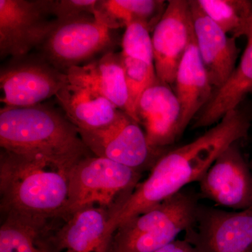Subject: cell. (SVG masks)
<instances>
[{
  "label": "cell",
  "instance_id": "29",
  "mask_svg": "<svg viewBox=\"0 0 252 252\" xmlns=\"http://www.w3.org/2000/svg\"><path fill=\"white\" fill-rule=\"evenodd\" d=\"M65 252H72L69 251V250H67V251H65Z\"/></svg>",
  "mask_w": 252,
  "mask_h": 252
},
{
  "label": "cell",
  "instance_id": "21",
  "mask_svg": "<svg viewBox=\"0 0 252 252\" xmlns=\"http://www.w3.org/2000/svg\"><path fill=\"white\" fill-rule=\"evenodd\" d=\"M167 4L160 0H97L94 15L112 31L140 22L152 32L161 18Z\"/></svg>",
  "mask_w": 252,
  "mask_h": 252
},
{
  "label": "cell",
  "instance_id": "18",
  "mask_svg": "<svg viewBox=\"0 0 252 252\" xmlns=\"http://www.w3.org/2000/svg\"><path fill=\"white\" fill-rule=\"evenodd\" d=\"M175 94L181 107L180 132L211 98L214 89L199 55L195 36L181 61L175 79Z\"/></svg>",
  "mask_w": 252,
  "mask_h": 252
},
{
  "label": "cell",
  "instance_id": "13",
  "mask_svg": "<svg viewBox=\"0 0 252 252\" xmlns=\"http://www.w3.org/2000/svg\"><path fill=\"white\" fill-rule=\"evenodd\" d=\"M136 115L154 149L167 152L182 136L180 102L170 86L158 77L141 96Z\"/></svg>",
  "mask_w": 252,
  "mask_h": 252
},
{
  "label": "cell",
  "instance_id": "28",
  "mask_svg": "<svg viewBox=\"0 0 252 252\" xmlns=\"http://www.w3.org/2000/svg\"><path fill=\"white\" fill-rule=\"evenodd\" d=\"M249 165H250V170H251L252 175V157L251 158V160H250V161L249 162ZM250 208H252V207H250Z\"/></svg>",
  "mask_w": 252,
  "mask_h": 252
},
{
  "label": "cell",
  "instance_id": "12",
  "mask_svg": "<svg viewBox=\"0 0 252 252\" xmlns=\"http://www.w3.org/2000/svg\"><path fill=\"white\" fill-rule=\"evenodd\" d=\"M193 36L189 1H168L152 36L154 67L162 82L175 84L179 66Z\"/></svg>",
  "mask_w": 252,
  "mask_h": 252
},
{
  "label": "cell",
  "instance_id": "17",
  "mask_svg": "<svg viewBox=\"0 0 252 252\" xmlns=\"http://www.w3.org/2000/svg\"><path fill=\"white\" fill-rule=\"evenodd\" d=\"M109 212L98 206L79 209L64 220L55 234V243L60 251L107 252V238Z\"/></svg>",
  "mask_w": 252,
  "mask_h": 252
},
{
  "label": "cell",
  "instance_id": "15",
  "mask_svg": "<svg viewBox=\"0 0 252 252\" xmlns=\"http://www.w3.org/2000/svg\"><path fill=\"white\" fill-rule=\"evenodd\" d=\"M56 97L66 117L79 130L103 128L124 113L90 86L77 81H69Z\"/></svg>",
  "mask_w": 252,
  "mask_h": 252
},
{
  "label": "cell",
  "instance_id": "20",
  "mask_svg": "<svg viewBox=\"0 0 252 252\" xmlns=\"http://www.w3.org/2000/svg\"><path fill=\"white\" fill-rule=\"evenodd\" d=\"M240 63L226 81L214 91L210 101L194 119L193 128H201L218 124L230 111L252 94V35Z\"/></svg>",
  "mask_w": 252,
  "mask_h": 252
},
{
  "label": "cell",
  "instance_id": "24",
  "mask_svg": "<svg viewBox=\"0 0 252 252\" xmlns=\"http://www.w3.org/2000/svg\"><path fill=\"white\" fill-rule=\"evenodd\" d=\"M150 32L142 23L128 25L123 36L122 54L154 65L153 43Z\"/></svg>",
  "mask_w": 252,
  "mask_h": 252
},
{
  "label": "cell",
  "instance_id": "8",
  "mask_svg": "<svg viewBox=\"0 0 252 252\" xmlns=\"http://www.w3.org/2000/svg\"><path fill=\"white\" fill-rule=\"evenodd\" d=\"M78 131L94 156L105 158L142 173L150 172L167 152L152 148L140 124L126 113L103 128Z\"/></svg>",
  "mask_w": 252,
  "mask_h": 252
},
{
  "label": "cell",
  "instance_id": "22",
  "mask_svg": "<svg viewBox=\"0 0 252 252\" xmlns=\"http://www.w3.org/2000/svg\"><path fill=\"white\" fill-rule=\"evenodd\" d=\"M202 11L228 35H247L252 16L251 0H196Z\"/></svg>",
  "mask_w": 252,
  "mask_h": 252
},
{
  "label": "cell",
  "instance_id": "26",
  "mask_svg": "<svg viewBox=\"0 0 252 252\" xmlns=\"http://www.w3.org/2000/svg\"><path fill=\"white\" fill-rule=\"evenodd\" d=\"M154 252H198L187 240H176Z\"/></svg>",
  "mask_w": 252,
  "mask_h": 252
},
{
  "label": "cell",
  "instance_id": "16",
  "mask_svg": "<svg viewBox=\"0 0 252 252\" xmlns=\"http://www.w3.org/2000/svg\"><path fill=\"white\" fill-rule=\"evenodd\" d=\"M0 227V252H61L55 234L61 218H45L10 212Z\"/></svg>",
  "mask_w": 252,
  "mask_h": 252
},
{
  "label": "cell",
  "instance_id": "6",
  "mask_svg": "<svg viewBox=\"0 0 252 252\" xmlns=\"http://www.w3.org/2000/svg\"><path fill=\"white\" fill-rule=\"evenodd\" d=\"M116 43L112 30L86 13L64 21L56 19L54 28L38 48L46 61L66 73L96 55L112 51Z\"/></svg>",
  "mask_w": 252,
  "mask_h": 252
},
{
  "label": "cell",
  "instance_id": "19",
  "mask_svg": "<svg viewBox=\"0 0 252 252\" xmlns=\"http://www.w3.org/2000/svg\"><path fill=\"white\" fill-rule=\"evenodd\" d=\"M69 81L90 86L130 117L128 89L123 66L122 53L109 51L85 65L68 69Z\"/></svg>",
  "mask_w": 252,
  "mask_h": 252
},
{
  "label": "cell",
  "instance_id": "5",
  "mask_svg": "<svg viewBox=\"0 0 252 252\" xmlns=\"http://www.w3.org/2000/svg\"><path fill=\"white\" fill-rule=\"evenodd\" d=\"M142 174L105 158H83L69 172V198L63 220L88 206L102 207L110 215L134 191Z\"/></svg>",
  "mask_w": 252,
  "mask_h": 252
},
{
  "label": "cell",
  "instance_id": "23",
  "mask_svg": "<svg viewBox=\"0 0 252 252\" xmlns=\"http://www.w3.org/2000/svg\"><path fill=\"white\" fill-rule=\"evenodd\" d=\"M122 56L128 89L130 117L138 123L136 115L137 104L142 94L157 78L155 67L154 64H149L140 60L127 57L123 55L122 53Z\"/></svg>",
  "mask_w": 252,
  "mask_h": 252
},
{
  "label": "cell",
  "instance_id": "27",
  "mask_svg": "<svg viewBox=\"0 0 252 252\" xmlns=\"http://www.w3.org/2000/svg\"><path fill=\"white\" fill-rule=\"evenodd\" d=\"M252 35V16L251 18H250V22H249L248 28V32H247V38L248 36Z\"/></svg>",
  "mask_w": 252,
  "mask_h": 252
},
{
  "label": "cell",
  "instance_id": "10",
  "mask_svg": "<svg viewBox=\"0 0 252 252\" xmlns=\"http://www.w3.org/2000/svg\"><path fill=\"white\" fill-rule=\"evenodd\" d=\"M46 0H0V58L21 57L38 48L56 24Z\"/></svg>",
  "mask_w": 252,
  "mask_h": 252
},
{
  "label": "cell",
  "instance_id": "2",
  "mask_svg": "<svg viewBox=\"0 0 252 252\" xmlns=\"http://www.w3.org/2000/svg\"><path fill=\"white\" fill-rule=\"evenodd\" d=\"M72 166L1 149V212L63 220Z\"/></svg>",
  "mask_w": 252,
  "mask_h": 252
},
{
  "label": "cell",
  "instance_id": "11",
  "mask_svg": "<svg viewBox=\"0 0 252 252\" xmlns=\"http://www.w3.org/2000/svg\"><path fill=\"white\" fill-rule=\"evenodd\" d=\"M238 142L217 157L198 183L200 198L242 211L252 206V175Z\"/></svg>",
  "mask_w": 252,
  "mask_h": 252
},
{
  "label": "cell",
  "instance_id": "25",
  "mask_svg": "<svg viewBox=\"0 0 252 252\" xmlns=\"http://www.w3.org/2000/svg\"><path fill=\"white\" fill-rule=\"evenodd\" d=\"M97 0H46L50 15L59 21L76 17L83 14H94Z\"/></svg>",
  "mask_w": 252,
  "mask_h": 252
},
{
  "label": "cell",
  "instance_id": "7",
  "mask_svg": "<svg viewBox=\"0 0 252 252\" xmlns=\"http://www.w3.org/2000/svg\"><path fill=\"white\" fill-rule=\"evenodd\" d=\"M68 82L67 74L39 54L11 58L0 70L1 102L8 107L36 105L56 96Z\"/></svg>",
  "mask_w": 252,
  "mask_h": 252
},
{
  "label": "cell",
  "instance_id": "3",
  "mask_svg": "<svg viewBox=\"0 0 252 252\" xmlns=\"http://www.w3.org/2000/svg\"><path fill=\"white\" fill-rule=\"evenodd\" d=\"M0 146L11 153L45 158L70 166L93 155L65 114L42 103L1 108Z\"/></svg>",
  "mask_w": 252,
  "mask_h": 252
},
{
  "label": "cell",
  "instance_id": "9",
  "mask_svg": "<svg viewBox=\"0 0 252 252\" xmlns=\"http://www.w3.org/2000/svg\"><path fill=\"white\" fill-rule=\"evenodd\" d=\"M185 233L198 252H252V208L225 211L200 204Z\"/></svg>",
  "mask_w": 252,
  "mask_h": 252
},
{
  "label": "cell",
  "instance_id": "14",
  "mask_svg": "<svg viewBox=\"0 0 252 252\" xmlns=\"http://www.w3.org/2000/svg\"><path fill=\"white\" fill-rule=\"evenodd\" d=\"M189 2L199 55L215 91L236 67L239 53L236 38L228 35L209 18L196 0H189Z\"/></svg>",
  "mask_w": 252,
  "mask_h": 252
},
{
  "label": "cell",
  "instance_id": "1",
  "mask_svg": "<svg viewBox=\"0 0 252 252\" xmlns=\"http://www.w3.org/2000/svg\"><path fill=\"white\" fill-rule=\"evenodd\" d=\"M252 121V115L238 107L193 142L167 151L158 160L149 177L109 215L106 231L109 241L126 220L157 206L189 184L198 182L222 152L248 137Z\"/></svg>",
  "mask_w": 252,
  "mask_h": 252
},
{
  "label": "cell",
  "instance_id": "4",
  "mask_svg": "<svg viewBox=\"0 0 252 252\" xmlns=\"http://www.w3.org/2000/svg\"><path fill=\"white\" fill-rule=\"evenodd\" d=\"M200 198L185 188L126 220L114 231L107 252H154L172 243L195 223Z\"/></svg>",
  "mask_w": 252,
  "mask_h": 252
}]
</instances>
